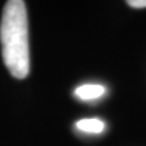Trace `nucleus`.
<instances>
[{
	"label": "nucleus",
	"mask_w": 146,
	"mask_h": 146,
	"mask_svg": "<svg viewBox=\"0 0 146 146\" xmlns=\"http://www.w3.org/2000/svg\"><path fill=\"white\" fill-rule=\"evenodd\" d=\"M0 43L10 74L18 80L26 78L30 73V45L25 1L10 0L5 3L0 22Z\"/></svg>",
	"instance_id": "nucleus-1"
},
{
	"label": "nucleus",
	"mask_w": 146,
	"mask_h": 146,
	"mask_svg": "<svg viewBox=\"0 0 146 146\" xmlns=\"http://www.w3.org/2000/svg\"><path fill=\"white\" fill-rule=\"evenodd\" d=\"M127 5L131 8H146V0H129Z\"/></svg>",
	"instance_id": "nucleus-4"
},
{
	"label": "nucleus",
	"mask_w": 146,
	"mask_h": 146,
	"mask_svg": "<svg viewBox=\"0 0 146 146\" xmlns=\"http://www.w3.org/2000/svg\"><path fill=\"white\" fill-rule=\"evenodd\" d=\"M80 131L83 133H89V134H100L106 129V125L103 120L96 119V118H89V119H81L76 123Z\"/></svg>",
	"instance_id": "nucleus-3"
},
{
	"label": "nucleus",
	"mask_w": 146,
	"mask_h": 146,
	"mask_svg": "<svg viewBox=\"0 0 146 146\" xmlns=\"http://www.w3.org/2000/svg\"><path fill=\"white\" fill-rule=\"evenodd\" d=\"M106 94V88L100 84H84L76 88L74 95L80 100H95Z\"/></svg>",
	"instance_id": "nucleus-2"
}]
</instances>
